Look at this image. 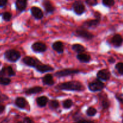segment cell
<instances>
[{"label":"cell","instance_id":"6da1fadb","mask_svg":"<svg viewBox=\"0 0 123 123\" xmlns=\"http://www.w3.org/2000/svg\"><path fill=\"white\" fill-rule=\"evenodd\" d=\"M56 88L60 90L80 91L83 90L84 86L81 83L78 81H68L58 84Z\"/></svg>","mask_w":123,"mask_h":123},{"label":"cell","instance_id":"7a4b0ae2","mask_svg":"<svg viewBox=\"0 0 123 123\" xmlns=\"http://www.w3.org/2000/svg\"><path fill=\"white\" fill-rule=\"evenodd\" d=\"M20 53L15 49H9L5 52L4 58L6 60L11 62H15L20 59Z\"/></svg>","mask_w":123,"mask_h":123},{"label":"cell","instance_id":"3957f363","mask_svg":"<svg viewBox=\"0 0 123 123\" xmlns=\"http://www.w3.org/2000/svg\"><path fill=\"white\" fill-rule=\"evenodd\" d=\"M95 14H96V15H95L96 19L89 20L85 22L84 23V25H83L84 28H96L99 24L101 19L100 13H98V12H96Z\"/></svg>","mask_w":123,"mask_h":123},{"label":"cell","instance_id":"277c9868","mask_svg":"<svg viewBox=\"0 0 123 123\" xmlns=\"http://www.w3.org/2000/svg\"><path fill=\"white\" fill-rule=\"evenodd\" d=\"M105 88V84L99 79H97L88 84V89L92 92L102 91Z\"/></svg>","mask_w":123,"mask_h":123},{"label":"cell","instance_id":"5b68a950","mask_svg":"<svg viewBox=\"0 0 123 123\" xmlns=\"http://www.w3.org/2000/svg\"><path fill=\"white\" fill-rule=\"evenodd\" d=\"M75 36L77 37H80V38H84L86 40H91L94 37V35L88 31L87 30H85L84 28H79L76 30L75 31Z\"/></svg>","mask_w":123,"mask_h":123},{"label":"cell","instance_id":"8992f818","mask_svg":"<svg viewBox=\"0 0 123 123\" xmlns=\"http://www.w3.org/2000/svg\"><path fill=\"white\" fill-rule=\"evenodd\" d=\"M80 73V71L78 69L67 68V69H64L61 71H58L56 73H55V76L58 77V78H61V77L67 76H69L73 74H77V73Z\"/></svg>","mask_w":123,"mask_h":123},{"label":"cell","instance_id":"52a82bcc","mask_svg":"<svg viewBox=\"0 0 123 123\" xmlns=\"http://www.w3.org/2000/svg\"><path fill=\"white\" fill-rule=\"evenodd\" d=\"M73 11L77 15H82L85 12V7L80 1H75L72 6Z\"/></svg>","mask_w":123,"mask_h":123},{"label":"cell","instance_id":"ba28073f","mask_svg":"<svg viewBox=\"0 0 123 123\" xmlns=\"http://www.w3.org/2000/svg\"><path fill=\"white\" fill-rule=\"evenodd\" d=\"M31 49L34 52L43 53L47 50V46L44 43L40 42H35L31 46Z\"/></svg>","mask_w":123,"mask_h":123},{"label":"cell","instance_id":"9c48e42d","mask_svg":"<svg viewBox=\"0 0 123 123\" xmlns=\"http://www.w3.org/2000/svg\"><path fill=\"white\" fill-rule=\"evenodd\" d=\"M22 62L24 64L31 67H36V66L40 63V61L37 59L29 56H25L22 59Z\"/></svg>","mask_w":123,"mask_h":123},{"label":"cell","instance_id":"30bf717a","mask_svg":"<svg viewBox=\"0 0 123 123\" xmlns=\"http://www.w3.org/2000/svg\"><path fill=\"white\" fill-rule=\"evenodd\" d=\"M15 72L11 66L3 67L0 70V76H4L9 78L10 77L14 76H15Z\"/></svg>","mask_w":123,"mask_h":123},{"label":"cell","instance_id":"8fae6325","mask_svg":"<svg viewBox=\"0 0 123 123\" xmlns=\"http://www.w3.org/2000/svg\"><path fill=\"white\" fill-rule=\"evenodd\" d=\"M97 79L99 80L107 81L110 79L111 73L109 70L106 69L100 70L97 73Z\"/></svg>","mask_w":123,"mask_h":123},{"label":"cell","instance_id":"7c38bea8","mask_svg":"<svg viewBox=\"0 0 123 123\" xmlns=\"http://www.w3.org/2000/svg\"><path fill=\"white\" fill-rule=\"evenodd\" d=\"M37 71L42 73H46V72H52L54 70V68L52 66H49V65L43 64L38 63L35 67Z\"/></svg>","mask_w":123,"mask_h":123},{"label":"cell","instance_id":"4fadbf2b","mask_svg":"<svg viewBox=\"0 0 123 123\" xmlns=\"http://www.w3.org/2000/svg\"><path fill=\"white\" fill-rule=\"evenodd\" d=\"M31 13L32 16L36 19H41L43 17V13L42 10L37 7H32L31 8Z\"/></svg>","mask_w":123,"mask_h":123},{"label":"cell","instance_id":"5bb4252c","mask_svg":"<svg viewBox=\"0 0 123 123\" xmlns=\"http://www.w3.org/2000/svg\"><path fill=\"white\" fill-rule=\"evenodd\" d=\"M111 43L116 48H119L123 44V38L120 34H115L111 39Z\"/></svg>","mask_w":123,"mask_h":123},{"label":"cell","instance_id":"9a60e30c","mask_svg":"<svg viewBox=\"0 0 123 123\" xmlns=\"http://www.w3.org/2000/svg\"><path fill=\"white\" fill-rule=\"evenodd\" d=\"M99 98L101 101V105L103 109H107L110 106V102L108 100V97L105 94H100L99 95Z\"/></svg>","mask_w":123,"mask_h":123},{"label":"cell","instance_id":"2e32d148","mask_svg":"<svg viewBox=\"0 0 123 123\" xmlns=\"http://www.w3.org/2000/svg\"><path fill=\"white\" fill-rule=\"evenodd\" d=\"M52 48L58 54H62L64 52V44L62 42L60 41H56L54 42L52 45Z\"/></svg>","mask_w":123,"mask_h":123},{"label":"cell","instance_id":"e0dca14e","mask_svg":"<svg viewBox=\"0 0 123 123\" xmlns=\"http://www.w3.org/2000/svg\"><path fill=\"white\" fill-rule=\"evenodd\" d=\"M15 6L17 10L19 12H23L25 10L27 6V1L26 0H18L15 2Z\"/></svg>","mask_w":123,"mask_h":123},{"label":"cell","instance_id":"ac0fdd59","mask_svg":"<svg viewBox=\"0 0 123 123\" xmlns=\"http://www.w3.org/2000/svg\"><path fill=\"white\" fill-rule=\"evenodd\" d=\"M43 6L44 7L45 12L46 13L50 14L52 13L55 11V7L53 6L52 4L49 1H43Z\"/></svg>","mask_w":123,"mask_h":123},{"label":"cell","instance_id":"d6986e66","mask_svg":"<svg viewBox=\"0 0 123 123\" xmlns=\"http://www.w3.org/2000/svg\"><path fill=\"white\" fill-rule=\"evenodd\" d=\"M42 81L43 83L46 85H48V86H52L54 84V78L53 76L51 74H47L42 78Z\"/></svg>","mask_w":123,"mask_h":123},{"label":"cell","instance_id":"ffe728a7","mask_svg":"<svg viewBox=\"0 0 123 123\" xmlns=\"http://www.w3.org/2000/svg\"><path fill=\"white\" fill-rule=\"evenodd\" d=\"M76 58L80 62H84V63H87V62H90V61L91 60V56L88 54H84V53L78 54Z\"/></svg>","mask_w":123,"mask_h":123},{"label":"cell","instance_id":"44dd1931","mask_svg":"<svg viewBox=\"0 0 123 123\" xmlns=\"http://www.w3.org/2000/svg\"><path fill=\"white\" fill-rule=\"evenodd\" d=\"M15 105L20 109H24L26 106V101L23 97H18L15 100Z\"/></svg>","mask_w":123,"mask_h":123},{"label":"cell","instance_id":"7402d4cb","mask_svg":"<svg viewBox=\"0 0 123 123\" xmlns=\"http://www.w3.org/2000/svg\"><path fill=\"white\" fill-rule=\"evenodd\" d=\"M43 91V88L41 86H34V87L30 88L25 91L26 94H35L39 93Z\"/></svg>","mask_w":123,"mask_h":123},{"label":"cell","instance_id":"603a6c76","mask_svg":"<svg viewBox=\"0 0 123 123\" xmlns=\"http://www.w3.org/2000/svg\"><path fill=\"white\" fill-rule=\"evenodd\" d=\"M48 100H49V99H48V97H46V96H42V97H38L36 99V102H37V104L38 105V106L44 107L46 105Z\"/></svg>","mask_w":123,"mask_h":123},{"label":"cell","instance_id":"cb8c5ba5","mask_svg":"<svg viewBox=\"0 0 123 123\" xmlns=\"http://www.w3.org/2000/svg\"><path fill=\"white\" fill-rule=\"evenodd\" d=\"M72 49H73L74 51H75L76 52L79 54H82V53L84 52L85 50V47L83 46L82 45L80 44H74L72 45Z\"/></svg>","mask_w":123,"mask_h":123},{"label":"cell","instance_id":"d4e9b609","mask_svg":"<svg viewBox=\"0 0 123 123\" xmlns=\"http://www.w3.org/2000/svg\"><path fill=\"white\" fill-rule=\"evenodd\" d=\"M11 79L8 78L4 76H0V85H8L10 84Z\"/></svg>","mask_w":123,"mask_h":123},{"label":"cell","instance_id":"484cf974","mask_svg":"<svg viewBox=\"0 0 123 123\" xmlns=\"http://www.w3.org/2000/svg\"><path fill=\"white\" fill-rule=\"evenodd\" d=\"M49 106L50 109H56L58 108L60 104H59L58 101L56 100H52L49 102Z\"/></svg>","mask_w":123,"mask_h":123},{"label":"cell","instance_id":"4316f807","mask_svg":"<svg viewBox=\"0 0 123 123\" xmlns=\"http://www.w3.org/2000/svg\"><path fill=\"white\" fill-rule=\"evenodd\" d=\"M86 114L89 117H94L97 114V110L93 107H90L86 110Z\"/></svg>","mask_w":123,"mask_h":123},{"label":"cell","instance_id":"83f0119b","mask_svg":"<svg viewBox=\"0 0 123 123\" xmlns=\"http://www.w3.org/2000/svg\"><path fill=\"white\" fill-rule=\"evenodd\" d=\"M62 106H63L64 108H65V109H69L73 106V101L71 99L65 100L62 102Z\"/></svg>","mask_w":123,"mask_h":123},{"label":"cell","instance_id":"f1b7e54d","mask_svg":"<svg viewBox=\"0 0 123 123\" xmlns=\"http://www.w3.org/2000/svg\"><path fill=\"white\" fill-rule=\"evenodd\" d=\"M12 14L8 12H6L2 14V19L6 22L10 21V20H11V19H12Z\"/></svg>","mask_w":123,"mask_h":123},{"label":"cell","instance_id":"f546056e","mask_svg":"<svg viewBox=\"0 0 123 123\" xmlns=\"http://www.w3.org/2000/svg\"><path fill=\"white\" fill-rule=\"evenodd\" d=\"M102 3L105 7H111L115 4V1L114 0H103Z\"/></svg>","mask_w":123,"mask_h":123},{"label":"cell","instance_id":"4dcf8cb0","mask_svg":"<svg viewBox=\"0 0 123 123\" xmlns=\"http://www.w3.org/2000/svg\"><path fill=\"white\" fill-rule=\"evenodd\" d=\"M115 68L120 74H123V62H118Z\"/></svg>","mask_w":123,"mask_h":123},{"label":"cell","instance_id":"1f68e13d","mask_svg":"<svg viewBox=\"0 0 123 123\" xmlns=\"http://www.w3.org/2000/svg\"><path fill=\"white\" fill-rule=\"evenodd\" d=\"M85 3L90 6H95L97 4L98 2L96 0H87L85 1Z\"/></svg>","mask_w":123,"mask_h":123},{"label":"cell","instance_id":"d6a6232c","mask_svg":"<svg viewBox=\"0 0 123 123\" xmlns=\"http://www.w3.org/2000/svg\"><path fill=\"white\" fill-rule=\"evenodd\" d=\"M8 99V97H7L6 95L4 94H2V92L0 91V103L5 102V101L7 100Z\"/></svg>","mask_w":123,"mask_h":123},{"label":"cell","instance_id":"836d02e7","mask_svg":"<svg viewBox=\"0 0 123 123\" xmlns=\"http://www.w3.org/2000/svg\"><path fill=\"white\" fill-rule=\"evenodd\" d=\"M115 97L121 103H123V94L121 93H118L115 95Z\"/></svg>","mask_w":123,"mask_h":123},{"label":"cell","instance_id":"e575fe53","mask_svg":"<svg viewBox=\"0 0 123 123\" xmlns=\"http://www.w3.org/2000/svg\"><path fill=\"white\" fill-rule=\"evenodd\" d=\"M74 123H94L92 121H90V120L80 119V120H78V121H76V122Z\"/></svg>","mask_w":123,"mask_h":123},{"label":"cell","instance_id":"d590c367","mask_svg":"<svg viewBox=\"0 0 123 123\" xmlns=\"http://www.w3.org/2000/svg\"><path fill=\"white\" fill-rule=\"evenodd\" d=\"M8 1L7 0H0V8L4 7L7 5Z\"/></svg>","mask_w":123,"mask_h":123},{"label":"cell","instance_id":"8d00e7d4","mask_svg":"<svg viewBox=\"0 0 123 123\" xmlns=\"http://www.w3.org/2000/svg\"><path fill=\"white\" fill-rule=\"evenodd\" d=\"M24 122L25 123H35L33 120H31V119L29 117H25V118H24Z\"/></svg>","mask_w":123,"mask_h":123},{"label":"cell","instance_id":"74e56055","mask_svg":"<svg viewBox=\"0 0 123 123\" xmlns=\"http://www.w3.org/2000/svg\"><path fill=\"white\" fill-rule=\"evenodd\" d=\"M5 109H6V106L2 104H0V114H2L4 112Z\"/></svg>","mask_w":123,"mask_h":123},{"label":"cell","instance_id":"f35d334b","mask_svg":"<svg viewBox=\"0 0 123 123\" xmlns=\"http://www.w3.org/2000/svg\"><path fill=\"white\" fill-rule=\"evenodd\" d=\"M108 61H109V63L113 64L115 62V60L112 57H110L109 59H108Z\"/></svg>","mask_w":123,"mask_h":123},{"label":"cell","instance_id":"ab89813d","mask_svg":"<svg viewBox=\"0 0 123 123\" xmlns=\"http://www.w3.org/2000/svg\"><path fill=\"white\" fill-rule=\"evenodd\" d=\"M8 121H9V120H8V118H6L4 119L3 121H2V122L1 123H8Z\"/></svg>","mask_w":123,"mask_h":123},{"label":"cell","instance_id":"60d3db41","mask_svg":"<svg viewBox=\"0 0 123 123\" xmlns=\"http://www.w3.org/2000/svg\"><path fill=\"white\" fill-rule=\"evenodd\" d=\"M16 123H24L22 122V121H18V122Z\"/></svg>","mask_w":123,"mask_h":123},{"label":"cell","instance_id":"b9f144b4","mask_svg":"<svg viewBox=\"0 0 123 123\" xmlns=\"http://www.w3.org/2000/svg\"><path fill=\"white\" fill-rule=\"evenodd\" d=\"M1 62H0V66H1Z\"/></svg>","mask_w":123,"mask_h":123},{"label":"cell","instance_id":"7bdbcfd3","mask_svg":"<svg viewBox=\"0 0 123 123\" xmlns=\"http://www.w3.org/2000/svg\"><path fill=\"white\" fill-rule=\"evenodd\" d=\"M122 123H123V122H122Z\"/></svg>","mask_w":123,"mask_h":123}]
</instances>
